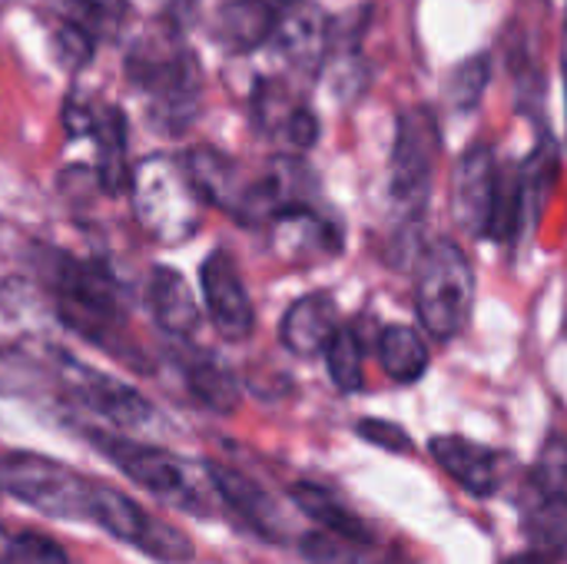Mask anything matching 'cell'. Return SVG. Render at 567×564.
Listing matches in <instances>:
<instances>
[{"label": "cell", "instance_id": "cell-1", "mask_svg": "<svg viewBox=\"0 0 567 564\" xmlns=\"http://www.w3.org/2000/svg\"><path fill=\"white\" fill-rule=\"evenodd\" d=\"M40 276L53 299L56 319L73 336L93 342L96 349L116 356L120 362H126L140 372H150L146 359L126 336L123 293L103 263L76 259L63 249H43Z\"/></svg>", "mask_w": 567, "mask_h": 564}, {"label": "cell", "instance_id": "cell-2", "mask_svg": "<svg viewBox=\"0 0 567 564\" xmlns=\"http://www.w3.org/2000/svg\"><path fill=\"white\" fill-rule=\"evenodd\" d=\"M130 86H136L146 100V120L153 130L179 136L193 126L199 113L203 73L196 57L186 47L150 40L130 50L126 57Z\"/></svg>", "mask_w": 567, "mask_h": 564}, {"label": "cell", "instance_id": "cell-3", "mask_svg": "<svg viewBox=\"0 0 567 564\" xmlns=\"http://www.w3.org/2000/svg\"><path fill=\"white\" fill-rule=\"evenodd\" d=\"M130 196H133L136 223L163 246L186 243L199 229L203 196L193 186L183 160L176 156L153 153L133 163Z\"/></svg>", "mask_w": 567, "mask_h": 564}, {"label": "cell", "instance_id": "cell-4", "mask_svg": "<svg viewBox=\"0 0 567 564\" xmlns=\"http://www.w3.org/2000/svg\"><path fill=\"white\" fill-rule=\"evenodd\" d=\"M475 309V269L465 249L452 239L425 246L415 276V312L435 342H455Z\"/></svg>", "mask_w": 567, "mask_h": 564}, {"label": "cell", "instance_id": "cell-5", "mask_svg": "<svg viewBox=\"0 0 567 564\" xmlns=\"http://www.w3.org/2000/svg\"><path fill=\"white\" fill-rule=\"evenodd\" d=\"M522 532L532 552L548 562H567V439L551 432L518 489Z\"/></svg>", "mask_w": 567, "mask_h": 564}, {"label": "cell", "instance_id": "cell-6", "mask_svg": "<svg viewBox=\"0 0 567 564\" xmlns=\"http://www.w3.org/2000/svg\"><path fill=\"white\" fill-rule=\"evenodd\" d=\"M86 439L133 485L150 492L166 509L183 512V515H196V519H209L213 515L209 499L193 482L186 462L176 459L173 452L156 449V445H143V442H133V439H123V435H113V432H100V429H90Z\"/></svg>", "mask_w": 567, "mask_h": 564}, {"label": "cell", "instance_id": "cell-7", "mask_svg": "<svg viewBox=\"0 0 567 564\" xmlns=\"http://www.w3.org/2000/svg\"><path fill=\"white\" fill-rule=\"evenodd\" d=\"M93 485H96L93 479L37 452L0 455V492L47 519L86 522Z\"/></svg>", "mask_w": 567, "mask_h": 564}, {"label": "cell", "instance_id": "cell-8", "mask_svg": "<svg viewBox=\"0 0 567 564\" xmlns=\"http://www.w3.org/2000/svg\"><path fill=\"white\" fill-rule=\"evenodd\" d=\"M442 156V123L432 106H409L395 120L392 160H389V193L392 203L419 219L435 183V166Z\"/></svg>", "mask_w": 567, "mask_h": 564}, {"label": "cell", "instance_id": "cell-9", "mask_svg": "<svg viewBox=\"0 0 567 564\" xmlns=\"http://www.w3.org/2000/svg\"><path fill=\"white\" fill-rule=\"evenodd\" d=\"M93 525H100L106 535H113L116 542L133 545L136 552H143L146 558L163 564H186L193 562V542L169 522L153 519L140 502H133L130 495L110 489V485H93V499H90V519Z\"/></svg>", "mask_w": 567, "mask_h": 564}, {"label": "cell", "instance_id": "cell-10", "mask_svg": "<svg viewBox=\"0 0 567 564\" xmlns=\"http://www.w3.org/2000/svg\"><path fill=\"white\" fill-rule=\"evenodd\" d=\"M66 133L86 136L96 146V186L106 196H120L130 189L133 163H130V123L120 106H90L86 100H70L63 110Z\"/></svg>", "mask_w": 567, "mask_h": 564}, {"label": "cell", "instance_id": "cell-11", "mask_svg": "<svg viewBox=\"0 0 567 564\" xmlns=\"http://www.w3.org/2000/svg\"><path fill=\"white\" fill-rule=\"evenodd\" d=\"M498 180H502V163L495 146L488 143H475L468 146L452 173V213L455 223L475 236V239H488V223H492V209H495V196H498Z\"/></svg>", "mask_w": 567, "mask_h": 564}, {"label": "cell", "instance_id": "cell-12", "mask_svg": "<svg viewBox=\"0 0 567 564\" xmlns=\"http://www.w3.org/2000/svg\"><path fill=\"white\" fill-rule=\"evenodd\" d=\"M199 286L203 302L213 319V329L226 342H243L256 329V309L249 299V289L239 276L236 259L226 249H213L199 266Z\"/></svg>", "mask_w": 567, "mask_h": 564}, {"label": "cell", "instance_id": "cell-13", "mask_svg": "<svg viewBox=\"0 0 567 564\" xmlns=\"http://www.w3.org/2000/svg\"><path fill=\"white\" fill-rule=\"evenodd\" d=\"M429 455L435 465L472 499H492L505 489L512 479V459L502 449L472 442L465 435H432L429 439Z\"/></svg>", "mask_w": 567, "mask_h": 564}, {"label": "cell", "instance_id": "cell-14", "mask_svg": "<svg viewBox=\"0 0 567 564\" xmlns=\"http://www.w3.org/2000/svg\"><path fill=\"white\" fill-rule=\"evenodd\" d=\"M66 362V386L70 392L86 406L93 409L96 416H103L106 422H113L116 429H140L153 419V406L143 392H136L133 386L113 379V376H103L96 369H86L73 359H63Z\"/></svg>", "mask_w": 567, "mask_h": 564}, {"label": "cell", "instance_id": "cell-15", "mask_svg": "<svg viewBox=\"0 0 567 564\" xmlns=\"http://www.w3.org/2000/svg\"><path fill=\"white\" fill-rule=\"evenodd\" d=\"M206 475H209L213 489L219 492L223 505H226L252 535H259L262 542H272V545H282V542H286L282 512H279V505L272 502V495H269L256 479H249V475L239 472V469L219 465V462H209V465H206Z\"/></svg>", "mask_w": 567, "mask_h": 564}, {"label": "cell", "instance_id": "cell-16", "mask_svg": "<svg viewBox=\"0 0 567 564\" xmlns=\"http://www.w3.org/2000/svg\"><path fill=\"white\" fill-rule=\"evenodd\" d=\"M339 326V302L329 293H306L286 309L279 322V339L292 356L312 359L322 356L326 342Z\"/></svg>", "mask_w": 567, "mask_h": 564}, {"label": "cell", "instance_id": "cell-17", "mask_svg": "<svg viewBox=\"0 0 567 564\" xmlns=\"http://www.w3.org/2000/svg\"><path fill=\"white\" fill-rule=\"evenodd\" d=\"M150 309L156 326L169 336L186 342L199 329V306L189 283L173 266H156L150 276Z\"/></svg>", "mask_w": 567, "mask_h": 564}, {"label": "cell", "instance_id": "cell-18", "mask_svg": "<svg viewBox=\"0 0 567 564\" xmlns=\"http://www.w3.org/2000/svg\"><path fill=\"white\" fill-rule=\"evenodd\" d=\"M279 27V10L272 0H229L216 20V40L229 53L259 50Z\"/></svg>", "mask_w": 567, "mask_h": 564}, {"label": "cell", "instance_id": "cell-19", "mask_svg": "<svg viewBox=\"0 0 567 564\" xmlns=\"http://www.w3.org/2000/svg\"><path fill=\"white\" fill-rule=\"evenodd\" d=\"M179 369H183L186 392L203 409H209L216 416L236 412V406H239V382H236V376L216 356H206L199 349H189V352L179 356Z\"/></svg>", "mask_w": 567, "mask_h": 564}, {"label": "cell", "instance_id": "cell-20", "mask_svg": "<svg viewBox=\"0 0 567 564\" xmlns=\"http://www.w3.org/2000/svg\"><path fill=\"white\" fill-rule=\"evenodd\" d=\"M179 160H183V166H186L193 186L199 189L203 203L219 206V209H226V213L236 209V199H239L246 180L239 176V166H236L226 153H219V150H213V146H193V150L183 153Z\"/></svg>", "mask_w": 567, "mask_h": 564}, {"label": "cell", "instance_id": "cell-21", "mask_svg": "<svg viewBox=\"0 0 567 564\" xmlns=\"http://www.w3.org/2000/svg\"><path fill=\"white\" fill-rule=\"evenodd\" d=\"M375 352H379V366L382 372L399 382V386H415L425 379L429 366H432V352H429V342L422 339L419 329L405 326V322H392L379 332V342H375Z\"/></svg>", "mask_w": 567, "mask_h": 564}, {"label": "cell", "instance_id": "cell-22", "mask_svg": "<svg viewBox=\"0 0 567 564\" xmlns=\"http://www.w3.org/2000/svg\"><path fill=\"white\" fill-rule=\"evenodd\" d=\"M289 499L296 502V509L302 515H309L322 532L329 535H339V539H352V542H369L372 539V529L336 495L329 492L326 485L319 482H296L289 489Z\"/></svg>", "mask_w": 567, "mask_h": 564}, {"label": "cell", "instance_id": "cell-23", "mask_svg": "<svg viewBox=\"0 0 567 564\" xmlns=\"http://www.w3.org/2000/svg\"><path fill=\"white\" fill-rule=\"evenodd\" d=\"M302 558L309 564H405L399 555L379 548L375 539L352 542V539H339L329 532L306 535L302 539Z\"/></svg>", "mask_w": 567, "mask_h": 564}, {"label": "cell", "instance_id": "cell-24", "mask_svg": "<svg viewBox=\"0 0 567 564\" xmlns=\"http://www.w3.org/2000/svg\"><path fill=\"white\" fill-rule=\"evenodd\" d=\"M322 356H326L329 379H332V386L339 392L349 396V392L362 389V382H365V376H362V369H365V346H362V339H359V332L352 326H339L332 332V339L326 342Z\"/></svg>", "mask_w": 567, "mask_h": 564}, {"label": "cell", "instance_id": "cell-25", "mask_svg": "<svg viewBox=\"0 0 567 564\" xmlns=\"http://www.w3.org/2000/svg\"><path fill=\"white\" fill-rule=\"evenodd\" d=\"M276 33L282 37V47L292 53V60H299V63L319 66V60L326 57L329 30H326V20L312 10H299L289 23L279 20Z\"/></svg>", "mask_w": 567, "mask_h": 564}, {"label": "cell", "instance_id": "cell-26", "mask_svg": "<svg viewBox=\"0 0 567 564\" xmlns=\"http://www.w3.org/2000/svg\"><path fill=\"white\" fill-rule=\"evenodd\" d=\"M0 564H70V555L40 532L0 525Z\"/></svg>", "mask_w": 567, "mask_h": 564}, {"label": "cell", "instance_id": "cell-27", "mask_svg": "<svg viewBox=\"0 0 567 564\" xmlns=\"http://www.w3.org/2000/svg\"><path fill=\"white\" fill-rule=\"evenodd\" d=\"M488 83H492V57L488 53L468 57L465 63L455 66V73L449 80V100H452V106L458 113H472L482 103Z\"/></svg>", "mask_w": 567, "mask_h": 564}, {"label": "cell", "instance_id": "cell-28", "mask_svg": "<svg viewBox=\"0 0 567 564\" xmlns=\"http://www.w3.org/2000/svg\"><path fill=\"white\" fill-rule=\"evenodd\" d=\"M53 47H56L63 66L80 70V66L90 63L93 47H96V37H93L90 27H83V23H76V20H63V23L53 30Z\"/></svg>", "mask_w": 567, "mask_h": 564}, {"label": "cell", "instance_id": "cell-29", "mask_svg": "<svg viewBox=\"0 0 567 564\" xmlns=\"http://www.w3.org/2000/svg\"><path fill=\"white\" fill-rule=\"evenodd\" d=\"M355 435L375 449H385L392 455H409L415 449L412 435L399 425V422H385V419H362L355 425Z\"/></svg>", "mask_w": 567, "mask_h": 564}, {"label": "cell", "instance_id": "cell-30", "mask_svg": "<svg viewBox=\"0 0 567 564\" xmlns=\"http://www.w3.org/2000/svg\"><path fill=\"white\" fill-rule=\"evenodd\" d=\"M282 133H286V140H289L292 150L306 153V150H312V146L319 143V120H316V113H312L309 106L299 103V106L292 110V116L286 120Z\"/></svg>", "mask_w": 567, "mask_h": 564}, {"label": "cell", "instance_id": "cell-31", "mask_svg": "<svg viewBox=\"0 0 567 564\" xmlns=\"http://www.w3.org/2000/svg\"><path fill=\"white\" fill-rule=\"evenodd\" d=\"M502 564H555V562H548L545 555H538V552H522V555H512V558H505Z\"/></svg>", "mask_w": 567, "mask_h": 564}, {"label": "cell", "instance_id": "cell-32", "mask_svg": "<svg viewBox=\"0 0 567 564\" xmlns=\"http://www.w3.org/2000/svg\"><path fill=\"white\" fill-rule=\"evenodd\" d=\"M561 73H565V103H567V17H565V40H561Z\"/></svg>", "mask_w": 567, "mask_h": 564}, {"label": "cell", "instance_id": "cell-33", "mask_svg": "<svg viewBox=\"0 0 567 564\" xmlns=\"http://www.w3.org/2000/svg\"><path fill=\"white\" fill-rule=\"evenodd\" d=\"M279 3H292V7H296V3H302V0H279Z\"/></svg>", "mask_w": 567, "mask_h": 564}]
</instances>
